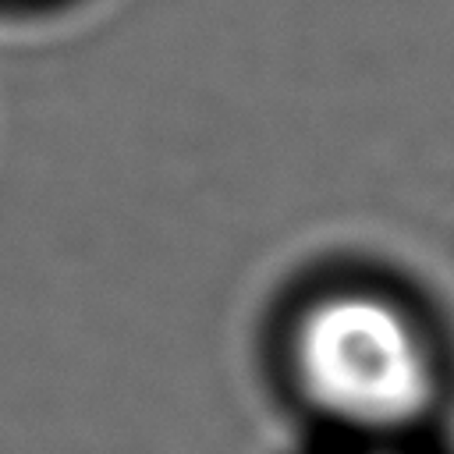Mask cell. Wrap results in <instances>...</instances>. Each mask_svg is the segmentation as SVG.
I'll return each instance as SVG.
<instances>
[{"instance_id":"6da1fadb","label":"cell","mask_w":454,"mask_h":454,"mask_svg":"<svg viewBox=\"0 0 454 454\" xmlns=\"http://www.w3.org/2000/svg\"><path fill=\"white\" fill-rule=\"evenodd\" d=\"M294 380L340 443H408L436 408V358L415 319L369 291L319 298L294 330Z\"/></svg>"},{"instance_id":"7a4b0ae2","label":"cell","mask_w":454,"mask_h":454,"mask_svg":"<svg viewBox=\"0 0 454 454\" xmlns=\"http://www.w3.org/2000/svg\"><path fill=\"white\" fill-rule=\"evenodd\" d=\"M333 454H422L408 443H340Z\"/></svg>"}]
</instances>
